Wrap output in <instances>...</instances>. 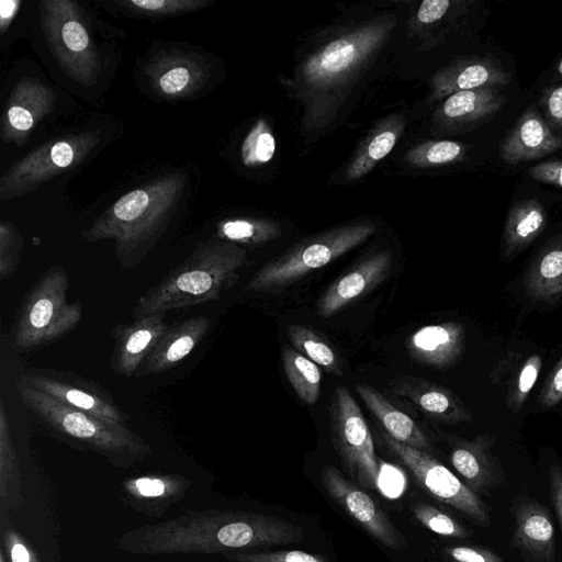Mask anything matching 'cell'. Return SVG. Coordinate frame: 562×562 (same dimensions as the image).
Masks as SVG:
<instances>
[{"mask_svg":"<svg viewBox=\"0 0 562 562\" xmlns=\"http://www.w3.org/2000/svg\"><path fill=\"white\" fill-rule=\"evenodd\" d=\"M303 528L278 516L232 509H189L123 532L119 550L135 555L225 554L301 542Z\"/></svg>","mask_w":562,"mask_h":562,"instance_id":"1","label":"cell"},{"mask_svg":"<svg viewBox=\"0 0 562 562\" xmlns=\"http://www.w3.org/2000/svg\"><path fill=\"white\" fill-rule=\"evenodd\" d=\"M184 180L182 175H167L125 193L82 232V237L88 241L112 239L121 266L134 267L166 228Z\"/></svg>","mask_w":562,"mask_h":562,"instance_id":"2","label":"cell"},{"mask_svg":"<svg viewBox=\"0 0 562 562\" xmlns=\"http://www.w3.org/2000/svg\"><path fill=\"white\" fill-rule=\"evenodd\" d=\"M246 263V250L237 244L220 238L207 240L138 297L133 317L218 300L236 284Z\"/></svg>","mask_w":562,"mask_h":562,"instance_id":"3","label":"cell"},{"mask_svg":"<svg viewBox=\"0 0 562 562\" xmlns=\"http://www.w3.org/2000/svg\"><path fill=\"white\" fill-rule=\"evenodd\" d=\"M21 403L52 434L92 451L116 468L128 469L151 453L149 445L125 424L67 406L36 389L15 382Z\"/></svg>","mask_w":562,"mask_h":562,"instance_id":"4","label":"cell"},{"mask_svg":"<svg viewBox=\"0 0 562 562\" xmlns=\"http://www.w3.org/2000/svg\"><path fill=\"white\" fill-rule=\"evenodd\" d=\"M69 276L52 266L36 281L23 301L13 327V342L21 350H35L58 340L80 322L79 300L67 301Z\"/></svg>","mask_w":562,"mask_h":562,"instance_id":"5","label":"cell"},{"mask_svg":"<svg viewBox=\"0 0 562 562\" xmlns=\"http://www.w3.org/2000/svg\"><path fill=\"white\" fill-rule=\"evenodd\" d=\"M373 232V225L361 223L303 241L262 266L249 279L246 288L255 292H280L357 247Z\"/></svg>","mask_w":562,"mask_h":562,"instance_id":"6","label":"cell"},{"mask_svg":"<svg viewBox=\"0 0 562 562\" xmlns=\"http://www.w3.org/2000/svg\"><path fill=\"white\" fill-rule=\"evenodd\" d=\"M333 446L349 479L371 491L379 488L380 463L368 423L344 385L335 387L330 403Z\"/></svg>","mask_w":562,"mask_h":562,"instance_id":"7","label":"cell"},{"mask_svg":"<svg viewBox=\"0 0 562 562\" xmlns=\"http://www.w3.org/2000/svg\"><path fill=\"white\" fill-rule=\"evenodd\" d=\"M378 439L434 498L462 513L474 524L490 527L487 505L431 453L397 442L384 431Z\"/></svg>","mask_w":562,"mask_h":562,"instance_id":"8","label":"cell"},{"mask_svg":"<svg viewBox=\"0 0 562 562\" xmlns=\"http://www.w3.org/2000/svg\"><path fill=\"white\" fill-rule=\"evenodd\" d=\"M99 142V134L88 131L37 147L3 173L0 179V200L27 193L65 170L78 166Z\"/></svg>","mask_w":562,"mask_h":562,"instance_id":"9","label":"cell"},{"mask_svg":"<svg viewBox=\"0 0 562 562\" xmlns=\"http://www.w3.org/2000/svg\"><path fill=\"white\" fill-rule=\"evenodd\" d=\"M19 382L56 398L60 403L121 424L130 415L98 383L68 371L32 368L19 375Z\"/></svg>","mask_w":562,"mask_h":562,"instance_id":"10","label":"cell"},{"mask_svg":"<svg viewBox=\"0 0 562 562\" xmlns=\"http://www.w3.org/2000/svg\"><path fill=\"white\" fill-rule=\"evenodd\" d=\"M321 482L329 497L364 531L386 548L407 547L404 535L384 509L361 486L347 479L336 467L321 471Z\"/></svg>","mask_w":562,"mask_h":562,"instance_id":"11","label":"cell"},{"mask_svg":"<svg viewBox=\"0 0 562 562\" xmlns=\"http://www.w3.org/2000/svg\"><path fill=\"white\" fill-rule=\"evenodd\" d=\"M386 390L435 423L457 425L472 420V414L462 400L452 390L436 382L402 374L389 380Z\"/></svg>","mask_w":562,"mask_h":562,"instance_id":"12","label":"cell"},{"mask_svg":"<svg viewBox=\"0 0 562 562\" xmlns=\"http://www.w3.org/2000/svg\"><path fill=\"white\" fill-rule=\"evenodd\" d=\"M449 447V460L462 482L475 494H485L505 480L504 470L492 453L493 435H479L472 440L439 432Z\"/></svg>","mask_w":562,"mask_h":562,"instance_id":"13","label":"cell"},{"mask_svg":"<svg viewBox=\"0 0 562 562\" xmlns=\"http://www.w3.org/2000/svg\"><path fill=\"white\" fill-rule=\"evenodd\" d=\"M392 254L387 250L373 254L338 277L317 301V313L330 317L375 289L389 276Z\"/></svg>","mask_w":562,"mask_h":562,"instance_id":"14","label":"cell"},{"mask_svg":"<svg viewBox=\"0 0 562 562\" xmlns=\"http://www.w3.org/2000/svg\"><path fill=\"white\" fill-rule=\"evenodd\" d=\"M192 481L179 473H147L125 479L121 484L123 503L149 518H161L191 490Z\"/></svg>","mask_w":562,"mask_h":562,"instance_id":"15","label":"cell"},{"mask_svg":"<svg viewBox=\"0 0 562 562\" xmlns=\"http://www.w3.org/2000/svg\"><path fill=\"white\" fill-rule=\"evenodd\" d=\"M380 36V32L373 27L362 29L328 43L305 63V79L313 85L338 80L373 49Z\"/></svg>","mask_w":562,"mask_h":562,"instance_id":"16","label":"cell"},{"mask_svg":"<svg viewBox=\"0 0 562 562\" xmlns=\"http://www.w3.org/2000/svg\"><path fill=\"white\" fill-rule=\"evenodd\" d=\"M515 518L512 547L527 562H555L554 526L549 510L537 501L520 496L512 507Z\"/></svg>","mask_w":562,"mask_h":562,"instance_id":"17","label":"cell"},{"mask_svg":"<svg viewBox=\"0 0 562 562\" xmlns=\"http://www.w3.org/2000/svg\"><path fill=\"white\" fill-rule=\"evenodd\" d=\"M464 348L465 329L456 321L423 326L406 339V350L414 362L438 370L456 366Z\"/></svg>","mask_w":562,"mask_h":562,"instance_id":"18","label":"cell"},{"mask_svg":"<svg viewBox=\"0 0 562 562\" xmlns=\"http://www.w3.org/2000/svg\"><path fill=\"white\" fill-rule=\"evenodd\" d=\"M164 315L143 316L113 329L114 345L110 362L116 374L126 378L135 375L168 328Z\"/></svg>","mask_w":562,"mask_h":562,"instance_id":"19","label":"cell"},{"mask_svg":"<svg viewBox=\"0 0 562 562\" xmlns=\"http://www.w3.org/2000/svg\"><path fill=\"white\" fill-rule=\"evenodd\" d=\"M54 91L37 79L23 78L12 91L5 109L1 138L22 144L38 120L55 104Z\"/></svg>","mask_w":562,"mask_h":562,"instance_id":"20","label":"cell"},{"mask_svg":"<svg viewBox=\"0 0 562 562\" xmlns=\"http://www.w3.org/2000/svg\"><path fill=\"white\" fill-rule=\"evenodd\" d=\"M212 325L206 316H193L168 326L135 378L161 374L184 360L205 337Z\"/></svg>","mask_w":562,"mask_h":562,"instance_id":"21","label":"cell"},{"mask_svg":"<svg viewBox=\"0 0 562 562\" xmlns=\"http://www.w3.org/2000/svg\"><path fill=\"white\" fill-rule=\"evenodd\" d=\"M49 14L50 26H47L55 50L63 61L72 68L79 69V63L83 67L97 66V58L92 47L90 34L74 8L72 2L49 1L45 2ZM90 72H92L90 70Z\"/></svg>","mask_w":562,"mask_h":562,"instance_id":"22","label":"cell"},{"mask_svg":"<svg viewBox=\"0 0 562 562\" xmlns=\"http://www.w3.org/2000/svg\"><path fill=\"white\" fill-rule=\"evenodd\" d=\"M562 148L555 134L535 108L518 119L499 145V156L508 165L540 159Z\"/></svg>","mask_w":562,"mask_h":562,"instance_id":"23","label":"cell"},{"mask_svg":"<svg viewBox=\"0 0 562 562\" xmlns=\"http://www.w3.org/2000/svg\"><path fill=\"white\" fill-rule=\"evenodd\" d=\"M356 391L386 435L397 442L432 454L431 441L408 414L367 383L357 384Z\"/></svg>","mask_w":562,"mask_h":562,"instance_id":"24","label":"cell"},{"mask_svg":"<svg viewBox=\"0 0 562 562\" xmlns=\"http://www.w3.org/2000/svg\"><path fill=\"white\" fill-rule=\"evenodd\" d=\"M510 75L494 58H472L442 71L437 79V91L449 97L459 91L482 88H502L508 85Z\"/></svg>","mask_w":562,"mask_h":562,"instance_id":"25","label":"cell"},{"mask_svg":"<svg viewBox=\"0 0 562 562\" xmlns=\"http://www.w3.org/2000/svg\"><path fill=\"white\" fill-rule=\"evenodd\" d=\"M524 288L536 303L553 305L562 299V236L548 243L532 260Z\"/></svg>","mask_w":562,"mask_h":562,"instance_id":"26","label":"cell"},{"mask_svg":"<svg viewBox=\"0 0 562 562\" xmlns=\"http://www.w3.org/2000/svg\"><path fill=\"white\" fill-rule=\"evenodd\" d=\"M505 101L506 97L499 88L459 91L446 99L440 114L450 124L481 123L497 113Z\"/></svg>","mask_w":562,"mask_h":562,"instance_id":"27","label":"cell"},{"mask_svg":"<svg viewBox=\"0 0 562 562\" xmlns=\"http://www.w3.org/2000/svg\"><path fill=\"white\" fill-rule=\"evenodd\" d=\"M23 504L21 469L15 451L8 414L0 403V520L11 518Z\"/></svg>","mask_w":562,"mask_h":562,"instance_id":"28","label":"cell"},{"mask_svg":"<svg viewBox=\"0 0 562 562\" xmlns=\"http://www.w3.org/2000/svg\"><path fill=\"white\" fill-rule=\"evenodd\" d=\"M544 226L546 211L537 199H526L514 204L504 227L502 258H510L522 251Z\"/></svg>","mask_w":562,"mask_h":562,"instance_id":"29","label":"cell"},{"mask_svg":"<svg viewBox=\"0 0 562 562\" xmlns=\"http://www.w3.org/2000/svg\"><path fill=\"white\" fill-rule=\"evenodd\" d=\"M282 367L300 400L306 405L315 404L321 395L323 379L319 367L292 346H285L282 350Z\"/></svg>","mask_w":562,"mask_h":562,"instance_id":"30","label":"cell"},{"mask_svg":"<svg viewBox=\"0 0 562 562\" xmlns=\"http://www.w3.org/2000/svg\"><path fill=\"white\" fill-rule=\"evenodd\" d=\"M285 329L294 349L327 372L341 375L340 357L328 340L304 325L289 324Z\"/></svg>","mask_w":562,"mask_h":562,"instance_id":"31","label":"cell"},{"mask_svg":"<svg viewBox=\"0 0 562 562\" xmlns=\"http://www.w3.org/2000/svg\"><path fill=\"white\" fill-rule=\"evenodd\" d=\"M280 235L277 225L254 220H231L218 225L220 239L234 244L261 245Z\"/></svg>","mask_w":562,"mask_h":562,"instance_id":"32","label":"cell"},{"mask_svg":"<svg viewBox=\"0 0 562 562\" xmlns=\"http://www.w3.org/2000/svg\"><path fill=\"white\" fill-rule=\"evenodd\" d=\"M202 76L201 69L192 61L171 60L162 66V71L155 81L158 89L166 95H181L191 90Z\"/></svg>","mask_w":562,"mask_h":562,"instance_id":"33","label":"cell"},{"mask_svg":"<svg viewBox=\"0 0 562 562\" xmlns=\"http://www.w3.org/2000/svg\"><path fill=\"white\" fill-rule=\"evenodd\" d=\"M414 517L428 530L442 537L469 538L471 531L448 513L427 503L411 506Z\"/></svg>","mask_w":562,"mask_h":562,"instance_id":"34","label":"cell"},{"mask_svg":"<svg viewBox=\"0 0 562 562\" xmlns=\"http://www.w3.org/2000/svg\"><path fill=\"white\" fill-rule=\"evenodd\" d=\"M542 367V357L533 353L525 360L516 376L510 382L507 393V407L518 413L526 403L529 393L537 382Z\"/></svg>","mask_w":562,"mask_h":562,"instance_id":"35","label":"cell"},{"mask_svg":"<svg viewBox=\"0 0 562 562\" xmlns=\"http://www.w3.org/2000/svg\"><path fill=\"white\" fill-rule=\"evenodd\" d=\"M227 562H329L322 554L301 550H247L223 554Z\"/></svg>","mask_w":562,"mask_h":562,"instance_id":"36","label":"cell"},{"mask_svg":"<svg viewBox=\"0 0 562 562\" xmlns=\"http://www.w3.org/2000/svg\"><path fill=\"white\" fill-rule=\"evenodd\" d=\"M276 149V140L263 122H258L243 145V160L246 165L269 161Z\"/></svg>","mask_w":562,"mask_h":562,"instance_id":"37","label":"cell"},{"mask_svg":"<svg viewBox=\"0 0 562 562\" xmlns=\"http://www.w3.org/2000/svg\"><path fill=\"white\" fill-rule=\"evenodd\" d=\"M22 238L15 227L2 221L0 225V279L11 278L19 266Z\"/></svg>","mask_w":562,"mask_h":562,"instance_id":"38","label":"cell"},{"mask_svg":"<svg viewBox=\"0 0 562 562\" xmlns=\"http://www.w3.org/2000/svg\"><path fill=\"white\" fill-rule=\"evenodd\" d=\"M464 148L453 140H438L425 144L411 154V159L422 166L440 165L462 157Z\"/></svg>","mask_w":562,"mask_h":562,"instance_id":"39","label":"cell"},{"mask_svg":"<svg viewBox=\"0 0 562 562\" xmlns=\"http://www.w3.org/2000/svg\"><path fill=\"white\" fill-rule=\"evenodd\" d=\"M1 547L10 562H40L31 544L13 527L10 518L0 520Z\"/></svg>","mask_w":562,"mask_h":562,"instance_id":"40","label":"cell"},{"mask_svg":"<svg viewBox=\"0 0 562 562\" xmlns=\"http://www.w3.org/2000/svg\"><path fill=\"white\" fill-rule=\"evenodd\" d=\"M126 4L139 12L157 15H170L200 10L206 7L205 0H130Z\"/></svg>","mask_w":562,"mask_h":562,"instance_id":"41","label":"cell"},{"mask_svg":"<svg viewBox=\"0 0 562 562\" xmlns=\"http://www.w3.org/2000/svg\"><path fill=\"white\" fill-rule=\"evenodd\" d=\"M539 103L544 121L555 134L562 137V85L543 90Z\"/></svg>","mask_w":562,"mask_h":562,"instance_id":"42","label":"cell"},{"mask_svg":"<svg viewBox=\"0 0 562 562\" xmlns=\"http://www.w3.org/2000/svg\"><path fill=\"white\" fill-rule=\"evenodd\" d=\"M442 552L452 562H504L495 552L477 546H451Z\"/></svg>","mask_w":562,"mask_h":562,"instance_id":"43","label":"cell"},{"mask_svg":"<svg viewBox=\"0 0 562 562\" xmlns=\"http://www.w3.org/2000/svg\"><path fill=\"white\" fill-rule=\"evenodd\" d=\"M562 401V353L538 396V403L542 408L549 409L557 406Z\"/></svg>","mask_w":562,"mask_h":562,"instance_id":"44","label":"cell"},{"mask_svg":"<svg viewBox=\"0 0 562 562\" xmlns=\"http://www.w3.org/2000/svg\"><path fill=\"white\" fill-rule=\"evenodd\" d=\"M528 173L535 180L562 188V161L539 162L531 167Z\"/></svg>","mask_w":562,"mask_h":562,"instance_id":"45","label":"cell"},{"mask_svg":"<svg viewBox=\"0 0 562 562\" xmlns=\"http://www.w3.org/2000/svg\"><path fill=\"white\" fill-rule=\"evenodd\" d=\"M396 134L393 131H384L373 137L367 148L370 160L375 161L384 158L394 147Z\"/></svg>","mask_w":562,"mask_h":562,"instance_id":"46","label":"cell"},{"mask_svg":"<svg viewBox=\"0 0 562 562\" xmlns=\"http://www.w3.org/2000/svg\"><path fill=\"white\" fill-rule=\"evenodd\" d=\"M449 5V0H425L418 9L417 19L422 23H432L438 21L446 14Z\"/></svg>","mask_w":562,"mask_h":562,"instance_id":"47","label":"cell"},{"mask_svg":"<svg viewBox=\"0 0 562 562\" xmlns=\"http://www.w3.org/2000/svg\"><path fill=\"white\" fill-rule=\"evenodd\" d=\"M550 495L562 527V468L552 464L549 469Z\"/></svg>","mask_w":562,"mask_h":562,"instance_id":"48","label":"cell"},{"mask_svg":"<svg viewBox=\"0 0 562 562\" xmlns=\"http://www.w3.org/2000/svg\"><path fill=\"white\" fill-rule=\"evenodd\" d=\"M20 5V1L16 0H2L0 3V26L2 33L9 25V22L15 15Z\"/></svg>","mask_w":562,"mask_h":562,"instance_id":"49","label":"cell"},{"mask_svg":"<svg viewBox=\"0 0 562 562\" xmlns=\"http://www.w3.org/2000/svg\"><path fill=\"white\" fill-rule=\"evenodd\" d=\"M558 72L562 76V59L560 60L558 65Z\"/></svg>","mask_w":562,"mask_h":562,"instance_id":"50","label":"cell"}]
</instances>
